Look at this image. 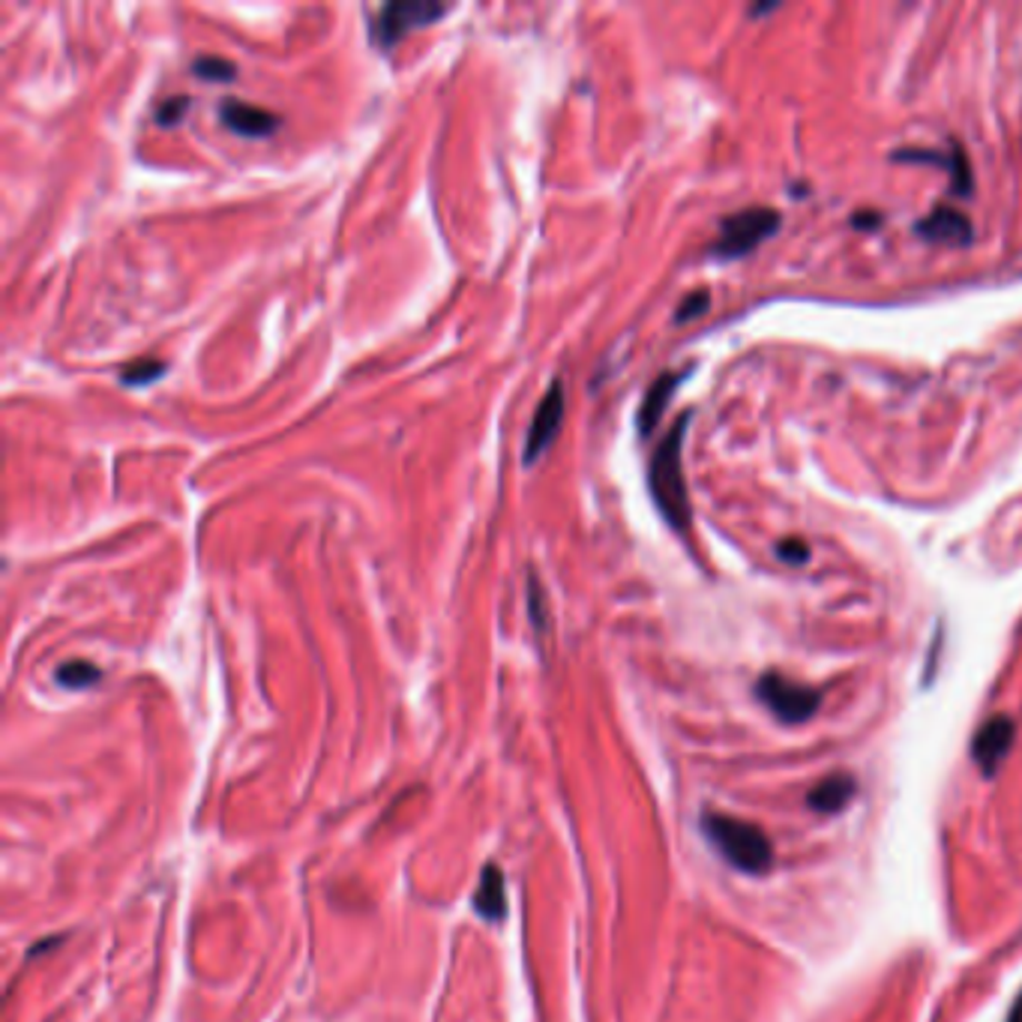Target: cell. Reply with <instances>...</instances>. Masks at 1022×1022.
Returning a JSON list of instances; mask_svg holds the SVG:
<instances>
[{"label":"cell","instance_id":"1","mask_svg":"<svg viewBox=\"0 0 1022 1022\" xmlns=\"http://www.w3.org/2000/svg\"><path fill=\"white\" fill-rule=\"evenodd\" d=\"M687 427H690V411L681 414L672 423V429L665 432V438L654 450V457H651V468H648V487H651V498H654L657 510L681 534H687L690 525H693L690 492H687L684 483Z\"/></svg>","mask_w":1022,"mask_h":1022},{"label":"cell","instance_id":"2","mask_svg":"<svg viewBox=\"0 0 1022 1022\" xmlns=\"http://www.w3.org/2000/svg\"><path fill=\"white\" fill-rule=\"evenodd\" d=\"M702 831H705V836L711 840L717 852L723 854L725 861L734 870H741V873L762 875L774 864L771 840L764 836L759 824L741 822L734 815L705 813L702 815Z\"/></svg>","mask_w":1022,"mask_h":1022},{"label":"cell","instance_id":"3","mask_svg":"<svg viewBox=\"0 0 1022 1022\" xmlns=\"http://www.w3.org/2000/svg\"><path fill=\"white\" fill-rule=\"evenodd\" d=\"M780 229V213L774 208H747L723 219L720 238L714 243V255L723 259H741L753 252L762 240H768Z\"/></svg>","mask_w":1022,"mask_h":1022},{"label":"cell","instance_id":"4","mask_svg":"<svg viewBox=\"0 0 1022 1022\" xmlns=\"http://www.w3.org/2000/svg\"><path fill=\"white\" fill-rule=\"evenodd\" d=\"M450 7L444 3H427V0H393L384 3L378 19L372 21V40L381 49H393L408 30L427 28L432 21H438L441 16H447Z\"/></svg>","mask_w":1022,"mask_h":1022},{"label":"cell","instance_id":"5","mask_svg":"<svg viewBox=\"0 0 1022 1022\" xmlns=\"http://www.w3.org/2000/svg\"><path fill=\"white\" fill-rule=\"evenodd\" d=\"M755 693H759V699H762L764 705L771 708L783 723H804V720H810V717L815 714V708H819V693H815L813 687L794 684V681H789V678L783 675H774V672L759 678Z\"/></svg>","mask_w":1022,"mask_h":1022},{"label":"cell","instance_id":"6","mask_svg":"<svg viewBox=\"0 0 1022 1022\" xmlns=\"http://www.w3.org/2000/svg\"><path fill=\"white\" fill-rule=\"evenodd\" d=\"M561 423H564V384H561V381H552V388L547 390V397L540 399V405H537L534 411V420H531V427H528L525 465H534L537 459L547 453L549 444L555 441Z\"/></svg>","mask_w":1022,"mask_h":1022},{"label":"cell","instance_id":"7","mask_svg":"<svg viewBox=\"0 0 1022 1022\" xmlns=\"http://www.w3.org/2000/svg\"><path fill=\"white\" fill-rule=\"evenodd\" d=\"M219 120H222L231 132L247 136V139H264V136H273V132L282 127V118H279V114L240 100L219 102Z\"/></svg>","mask_w":1022,"mask_h":1022},{"label":"cell","instance_id":"8","mask_svg":"<svg viewBox=\"0 0 1022 1022\" xmlns=\"http://www.w3.org/2000/svg\"><path fill=\"white\" fill-rule=\"evenodd\" d=\"M1013 744V720L1011 717H993L990 723L981 725V732L974 738L972 755L974 762L981 764L983 774H995V768L1002 764V759L1008 755Z\"/></svg>","mask_w":1022,"mask_h":1022},{"label":"cell","instance_id":"9","mask_svg":"<svg viewBox=\"0 0 1022 1022\" xmlns=\"http://www.w3.org/2000/svg\"><path fill=\"white\" fill-rule=\"evenodd\" d=\"M918 234H923L926 240H935V243H953V247H965V243H972V222L960 213V210L951 208H935L930 217H923L918 226Z\"/></svg>","mask_w":1022,"mask_h":1022},{"label":"cell","instance_id":"10","mask_svg":"<svg viewBox=\"0 0 1022 1022\" xmlns=\"http://www.w3.org/2000/svg\"><path fill=\"white\" fill-rule=\"evenodd\" d=\"M678 381H681V372H665V375L657 378L654 384L648 388L645 399H642V405H639V418H635L642 435H651L657 429V423L663 418L665 405H669V399L675 397Z\"/></svg>","mask_w":1022,"mask_h":1022},{"label":"cell","instance_id":"11","mask_svg":"<svg viewBox=\"0 0 1022 1022\" xmlns=\"http://www.w3.org/2000/svg\"><path fill=\"white\" fill-rule=\"evenodd\" d=\"M474 905L487 921H501L504 918V875H501L495 864H487V870L480 875Z\"/></svg>","mask_w":1022,"mask_h":1022},{"label":"cell","instance_id":"12","mask_svg":"<svg viewBox=\"0 0 1022 1022\" xmlns=\"http://www.w3.org/2000/svg\"><path fill=\"white\" fill-rule=\"evenodd\" d=\"M854 794V780L845 774L828 776L810 792V806L815 813H840Z\"/></svg>","mask_w":1022,"mask_h":1022},{"label":"cell","instance_id":"13","mask_svg":"<svg viewBox=\"0 0 1022 1022\" xmlns=\"http://www.w3.org/2000/svg\"><path fill=\"white\" fill-rule=\"evenodd\" d=\"M192 72L204 81H234L238 79V67L229 58H217V54H201L192 60Z\"/></svg>","mask_w":1022,"mask_h":1022},{"label":"cell","instance_id":"14","mask_svg":"<svg viewBox=\"0 0 1022 1022\" xmlns=\"http://www.w3.org/2000/svg\"><path fill=\"white\" fill-rule=\"evenodd\" d=\"M159 375H166V363L162 360H132L130 367H123L120 381L127 388H141V384H153Z\"/></svg>","mask_w":1022,"mask_h":1022},{"label":"cell","instance_id":"15","mask_svg":"<svg viewBox=\"0 0 1022 1022\" xmlns=\"http://www.w3.org/2000/svg\"><path fill=\"white\" fill-rule=\"evenodd\" d=\"M97 681H100V669L84 663V660H72V663L58 669V684L72 687V690H84V687L97 684Z\"/></svg>","mask_w":1022,"mask_h":1022},{"label":"cell","instance_id":"16","mask_svg":"<svg viewBox=\"0 0 1022 1022\" xmlns=\"http://www.w3.org/2000/svg\"><path fill=\"white\" fill-rule=\"evenodd\" d=\"M189 111V97H169V100L162 102L157 109V120L162 127H178L183 114Z\"/></svg>","mask_w":1022,"mask_h":1022},{"label":"cell","instance_id":"17","mask_svg":"<svg viewBox=\"0 0 1022 1022\" xmlns=\"http://www.w3.org/2000/svg\"><path fill=\"white\" fill-rule=\"evenodd\" d=\"M776 555L783 558L785 564H804L806 558H810V547H806L804 540H798V537H789V540L776 543Z\"/></svg>","mask_w":1022,"mask_h":1022},{"label":"cell","instance_id":"18","mask_svg":"<svg viewBox=\"0 0 1022 1022\" xmlns=\"http://www.w3.org/2000/svg\"><path fill=\"white\" fill-rule=\"evenodd\" d=\"M711 307V294L708 291H693L690 298H684V303L678 307V321H690V318L702 315Z\"/></svg>","mask_w":1022,"mask_h":1022},{"label":"cell","instance_id":"19","mask_svg":"<svg viewBox=\"0 0 1022 1022\" xmlns=\"http://www.w3.org/2000/svg\"><path fill=\"white\" fill-rule=\"evenodd\" d=\"M852 222H854V226H861V229H873V226H879V222H882V217H879V213H873V210H861V213H854Z\"/></svg>","mask_w":1022,"mask_h":1022},{"label":"cell","instance_id":"20","mask_svg":"<svg viewBox=\"0 0 1022 1022\" xmlns=\"http://www.w3.org/2000/svg\"><path fill=\"white\" fill-rule=\"evenodd\" d=\"M1008 1022H1022V995H1020V1002L1013 1004V1011H1011V1020Z\"/></svg>","mask_w":1022,"mask_h":1022}]
</instances>
